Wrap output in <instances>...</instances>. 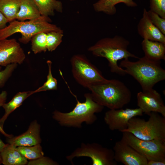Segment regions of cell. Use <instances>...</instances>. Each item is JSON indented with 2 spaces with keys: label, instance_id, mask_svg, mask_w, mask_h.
<instances>
[{
  "label": "cell",
  "instance_id": "6da1fadb",
  "mask_svg": "<svg viewBox=\"0 0 165 165\" xmlns=\"http://www.w3.org/2000/svg\"><path fill=\"white\" fill-rule=\"evenodd\" d=\"M129 41L122 36L116 35L113 37L103 38L90 46L88 49L94 56L106 58L111 72L120 75L126 74L124 69L118 64L121 60L139 57L127 50Z\"/></svg>",
  "mask_w": 165,
  "mask_h": 165
},
{
  "label": "cell",
  "instance_id": "7a4b0ae2",
  "mask_svg": "<svg viewBox=\"0 0 165 165\" xmlns=\"http://www.w3.org/2000/svg\"><path fill=\"white\" fill-rule=\"evenodd\" d=\"M88 89L95 102L109 109L122 108L131 100L130 90L118 79H106L91 86Z\"/></svg>",
  "mask_w": 165,
  "mask_h": 165
},
{
  "label": "cell",
  "instance_id": "3957f363",
  "mask_svg": "<svg viewBox=\"0 0 165 165\" xmlns=\"http://www.w3.org/2000/svg\"><path fill=\"white\" fill-rule=\"evenodd\" d=\"M135 62L123 59L119 65L124 68L126 74L132 76L140 84L142 90L153 88L158 82L165 79V70L160 65V61H155L145 56Z\"/></svg>",
  "mask_w": 165,
  "mask_h": 165
},
{
  "label": "cell",
  "instance_id": "277c9868",
  "mask_svg": "<svg viewBox=\"0 0 165 165\" xmlns=\"http://www.w3.org/2000/svg\"><path fill=\"white\" fill-rule=\"evenodd\" d=\"M68 88L76 99V105L72 111L64 113L55 110L53 112V118L61 126L68 127L80 128L83 122L88 125L93 123L97 119L95 113L102 112L104 107L95 102L89 93L84 94L85 101L84 102H80L68 86Z\"/></svg>",
  "mask_w": 165,
  "mask_h": 165
},
{
  "label": "cell",
  "instance_id": "5b68a950",
  "mask_svg": "<svg viewBox=\"0 0 165 165\" xmlns=\"http://www.w3.org/2000/svg\"><path fill=\"white\" fill-rule=\"evenodd\" d=\"M51 21L49 17L42 16L37 19L28 21L14 20L10 22L8 25L0 29V40L6 39L15 33H20L21 37L19 41L27 44L34 35L38 33L63 31L55 24L51 23Z\"/></svg>",
  "mask_w": 165,
  "mask_h": 165
},
{
  "label": "cell",
  "instance_id": "8992f818",
  "mask_svg": "<svg viewBox=\"0 0 165 165\" xmlns=\"http://www.w3.org/2000/svg\"><path fill=\"white\" fill-rule=\"evenodd\" d=\"M147 121L137 116L129 121L127 127L122 132H127L142 140L158 139L165 141V117L152 112Z\"/></svg>",
  "mask_w": 165,
  "mask_h": 165
},
{
  "label": "cell",
  "instance_id": "52a82bcc",
  "mask_svg": "<svg viewBox=\"0 0 165 165\" xmlns=\"http://www.w3.org/2000/svg\"><path fill=\"white\" fill-rule=\"evenodd\" d=\"M70 62L74 79L85 88L88 89L91 86L106 79L100 71L83 55H73Z\"/></svg>",
  "mask_w": 165,
  "mask_h": 165
},
{
  "label": "cell",
  "instance_id": "ba28073f",
  "mask_svg": "<svg viewBox=\"0 0 165 165\" xmlns=\"http://www.w3.org/2000/svg\"><path fill=\"white\" fill-rule=\"evenodd\" d=\"M87 157L91 159L93 165H117L114 158L113 149L103 147L96 143L86 144L82 143L66 159L72 163L75 157Z\"/></svg>",
  "mask_w": 165,
  "mask_h": 165
},
{
  "label": "cell",
  "instance_id": "9c48e42d",
  "mask_svg": "<svg viewBox=\"0 0 165 165\" xmlns=\"http://www.w3.org/2000/svg\"><path fill=\"white\" fill-rule=\"evenodd\" d=\"M122 137L131 147L148 160H165V141L139 139L131 133L122 132Z\"/></svg>",
  "mask_w": 165,
  "mask_h": 165
},
{
  "label": "cell",
  "instance_id": "30bf717a",
  "mask_svg": "<svg viewBox=\"0 0 165 165\" xmlns=\"http://www.w3.org/2000/svg\"><path fill=\"white\" fill-rule=\"evenodd\" d=\"M143 114L142 111L139 108L109 109L105 113L104 120L110 130H118L122 132L127 128L130 119Z\"/></svg>",
  "mask_w": 165,
  "mask_h": 165
},
{
  "label": "cell",
  "instance_id": "8fae6325",
  "mask_svg": "<svg viewBox=\"0 0 165 165\" xmlns=\"http://www.w3.org/2000/svg\"><path fill=\"white\" fill-rule=\"evenodd\" d=\"M137 104L143 113L157 112L165 117V105L161 95L152 88L142 90L137 95Z\"/></svg>",
  "mask_w": 165,
  "mask_h": 165
},
{
  "label": "cell",
  "instance_id": "7c38bea8",
  "mask_svg": "<svg viewBox=\"0 0 165 165\" xmlns=\"http://www.w3.org/2000/svg\"><path fill=\"white\" fill-rule=\"evenodd\" d=\"M26 55L20 43L14 38L0 40V66L22 64Z\"/></svg>",
  "mask_w": 165,
  "mask_h": 165
},
{
  "label": "cell",
  "instance_id": "4fadbf2b",
  "mask_svg": "<svg viewBox=\"0 0 165 165\" xmlns=\"http://www.w3.org/2000/svg\"><path fill=\"white\" fill-rule=\"evenodd\" d=\"M114 158L117 162L125 165H147L148 160L131 147L122 138L113 148Z\"/></svg>",
  "mask_w": 165,
  "mask_h": 165
},
{
  "label": "cell",
  "instance_id": "5bb4252c",
  "mask_svg": "<svg viewBox=\"0 0 165 165\" xmlns=\"http://www.w3.org/2000/svg\"><path fill=\"white\" fill-rule=\"evenodd\" d=\"M40 131V125L35 120L31 123L26 132L18 136L8 138L7 141L16 147L40 144L41 142Z\"/></svg>",
  "mask_w": 165,
  "mask_h": 165
},
{
  "label": "cell",
  "instance_id": "9a60e30c",
  "mask_svg": "<svg viewBox=\"0 0 165 165\" xmlns=\"http://www.w3.org/2000/svg\"><path fill=\"white\" fill-rule=\"evenodd\" d=\"M137 31L139 35L143 39L165 44V35L152 23L145 8L143 9L142 17L138 24Z\"/></svg>",
  "mask_w": 165,
  "mask_h": 165
},
{
  "label": "cell",
  "instance_id": "2e32d148",
  "mask_svg": "<svg viewBox=\"0 0 165 165\" xmlns=\"http://www.w3.org/2000/svg\"><path fill=\"white\" fill-rule=\"evenodd\" d=\"M141 45L146 57L155 61L165 60V43L143 39Z\"/></svg>",
  "mask_w": 165,
  "mask_h": 165
},
{
  "label": "cell",
  "instance_id": "e0dca14e",
  "mask_svg": "<svg viewBox=\"0 0 165 165\" xmlns=\"http://www.w3.org/2000/svg\"><path fill=\"white\" fill-rule=\"evenodd\" d=\"M0 155L2 163L4 165H24L28 162L17 149L16 147L8 143L6 144Z\"/></svg>",
  "mask_w": 165,
  "mask_h": 165
},
{
  "label": "cell",
  "instance_id": "ac0fdd59",
  "mask_svg": "<svg viewBox=\"0 0 165 165\" xmlns=\"http://www.w3.org/2000/svg\"><path fill=\"white\" fill-rule=\"evenodd\" d=\"M123 3L128 7H135L137 4L133 0H99L93 4L94 10L97 12H103L108 15L116 14V5Z\"/></svg>",
  "mask_w": 165,
  "mask_h": 165
},
{
  "label": "cell",
  "instance_id": "d6986e66",
  "mask_svg": "<svg viewBox=\"0 0 165 165\" xmlns=\"http://www.w3.org/2000/svg\"><path fill=\"white\" fill-rule=\"evenodd\" d=\"M41 16L39 10L33 0H21L19 10L16 19L24 21L33 20Z\"/></svg>",
  "mask_w": 165,
  "mask_h": 165
},
{
  "label": "cell",
  "instance_id": "ffe728a7",
  "mask_svg": "<svg viewBox=\"0 0 165 165\" xmlns=\"http://www.w3.org/2000/svg\"><path fill=\"white\" fill-rule=\"evenodd\" d=\"M30 91H24L17 93L8 102L5 103L2 107L5 113L0 119V125L3 128L4 123L9 115L20 106L24 101L30 95Z\"/></svg>",
  "mask_w": 165,
  "mask_h": 165
},
{
  "label": "cell",
  "instance_id": "44dd1931",
  "mask_svg": "<svg viewBox=\"0 0 165 165\" xmlns=\"http://www.w3.org/2000/svg\"><path fill=\"white\" fill-rule=\"evenodd\" d=\"M37 6L41 16L46 17L53 16L55 11L62 13L63 6L58 0H33Z\"/></svg>",
  "mask_w": 165,
  "mask_h": 165
},
{
  "label": "cell",
  "instance_id": "7402d4cb",
  "mask_svg": "<svg viewBox=\"0 0 165 165\" xmlns=\"http://www.w3.org/2000/svg\"><path fill=\"white\" fill-rule=\"evenodd\" d=\"M21 0H0V11L11 22L16 19L20 9Z\"/></svg>",
  "mask_w": 165,
  "mask_h": 165
},
{
  "label": "cell",
  "instance_id": "603a6c76",
  "mask_svg": "<svg viewBox=\"0 0 165 165\" xmlns=\"http://www.w3.org/2000/svg\"><path fill=\"white\" fill-rule=\"evenodd\" d=\"M16 149L27 160H34L44 155L40 144L32 146H18Z\"/></svg>",
  "mask_w": 165,
  "mask_h": 165
},
{
  "label": "cell",
  "instance_id": "cb8c5ba5",
  "mask_svg": "<svg viewBox=\"0 0 165 165\" xmlns=\"http://www.w3.org/2000/svg\"><path fill=\"white\" fill-rule=\"evenodd\" d=\"M47 63L48 66V72L46 81L42 86L36 90L30 91V96L37 92L47 90H56L57 89V80L53 76L52 73V62L51 61H48Z\"/></svg>",
  "mask_w": 165,
  "mask_h": 165
},
{
  "label": "cell",
  "instance_id": "d4e9b609",
  "mask_svg": "<svg viewBox=\"0 0 165 165\" xmlns=\"http://www.w3.org/2000/svg\"><path fill=\"white\" fill-rule=\"evenodd\" d=\"M46 33L41 32L34 35L31 38V50L35 54L45 52L47 50Z\"/></svg>",
  "mask_w": 165,
  "mask_h": 165
},
{
  "label": "cell",
  "instance_id": "484cf974",
  "mask_svg": "<svg viewBox=\"0 0 165 165\" xmlns=\"http://www.w3.org/2000/svg\"><path fill=\"white\" fill-rule=\"evenodd\" d=\"M63 31H52L46 33L47 50L52 52L55 50L62 41Z\"/></svg>",
  "mask_w": 165,
  "mask_h": 165
},
{
  "label": "cell",
  "instance_id": "4316f807",
  "mask_svg": "<svg viewBox=\"0 0 165 165\" xmlns=\"http://www.w3.org/2000/svg\"><path fill=\"white\" fill-rule=\"evenodd\" d=\"M148 15L152 23L165 35V18L150 10L148 11Z\"/></svg>",
  "mask_w": 165,
  "mask_h": 165
},
{
  "label": "cell",
  "instance_id": "83f0119b",
  "mask_svg": "<svg viewBox=\"0 0 165 165\" xmlns=\"http://www.w3.org/2000/svg\"><path fill=\"white\" fill-rule=\"evenodd\" d=\"M150 10L165 18V0H150Z\"/></svg>",
  "mask_w": 165,
  "mask_h": 165
},
{
  "label": "cell",
  "instance_id": "f1b7e54d",
  "mask_svg": "<svg viewBox=\"0 0 165 165\" xmlns=\"http://www.w3.org/2000/svg\"><path fill=\"white\" fill-rule=\"evenodd\" d=\"M17 65V64L16 63L9 64L3 70H1V67L0 66V88L3 86L11 75Z\"/></svg>",
  "mask_w": 165,
  "mask_h": 165
},
{
  "label": "cell",
  "instance_id": "f546056e",
  "mask_svg": "<svg viewBox=\"0 0 165 165\" xmlns=\"http://www.w3.org/2000/svg\"><path fill=\"white\" fill-rule=\"evenodd\" d=\"M28 165H54L57 163L50 158L42 156L36 159L28 162Z\"/></svg>",
  "mask_w": 165,
  "mask_h": 165
},
{
  "label": "cell",
  "instance_id": "4dcf8cb0",
  "mask_svg": "<svg viewBox=\"0 0 165 165\" xmlns=\"http://www.w3.org/2000/svg\"><path fill=\"white\" fill-rule=\"evenodd\" d=\"M7 93L6 91H3L0 93V107L6 103L7 99ZM0 132L7 138H11L12 137L11 135L7 134L0 125Z\"/></svg>",
  "mask_w": 165,
  "mask_h": 165
},
{
  "label": "cell",
  "instance_id": "1f68e13d",
  "mask_svg": "<svg viewBox=\"0 0 165 165\" xmlns=\"http://www.w3.org/2000/svg\"><path fill=\"white\" fill-rule=\"evenodd\" d=\"M8 22L6 18L0 11V29L5 27Z\"/></svg>",
  "mask_w": 165,
  "mask_h": 165
},
{
  "label": "cell",
  "instance_id": "d6a6232c",
  "mask_svg": "<svg viewBox=\"0 0 165 165\" xmlns=\"http://www.w3.org/2000/svg\"><path fill=\"white\" fill-rule=\"evenodd\" d=\"M165 161L148 160L147 165H165Z\"/></svg>",
  "mask_w": 165,
  "mask_h": 165
},
{
  "label": "cell",
  "instance_id": "836d02e7",
  "mask_svg": "<svg viewBox=\"0 0 165 165\" xmlns=\"http://www.w3.org/2000/svg\"><path fill=\"white\" fill-rule=\"evenodd\" d=\"M6 145L0 138V152L2 150Z\"/></svg>",
  "mask_w": 165,
  "mask_h": 165
},
{
  "label": "cell",
  "instance_id": "e575fe53",
  "mask_svg": "<svg viewBox=\"0 0 165 165\" xmlns=\"http://www.w3.org/2000/svg\"><path fill=\"white\" fill-rule=\"evenodd\" d=\"M2 163V159L0 155V164Z\"/></svg>",
  "mask_w": 165,
  "mask_h": 165
},
{
  "label": "cell",
  "instance_id": "d590c367",
  "mask_svg": "<svg viewBox=\"0 0 165 165\" xmlns=\"http://www.w3.org/2000/svg\"><path fill=\"white\" fill-rule=\"evenodd\" d=\"M70 1H75V0H68Z\"/></svg>",
  "mask_w": 165,
  "mask_h": 165
}]
</instances>
